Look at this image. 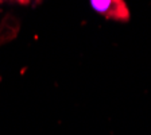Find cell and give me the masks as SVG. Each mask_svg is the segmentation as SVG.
<instances>
[{"instance_id":"1","label":"cell","mask_w":151,"mask_h":135,"mask_svg":"<svg viewBox=\"0 0 151 135\" xmlns=\"http://www.w3.org/2000/svg\"><path fill=\"white\" fill-rule=\"evenodd\" d=\"M92 8L97 14H101L103 16H107L116 20H128L129 11L127 8L124 1H115V0H92Z\"/></svg>"}]
</instances>
